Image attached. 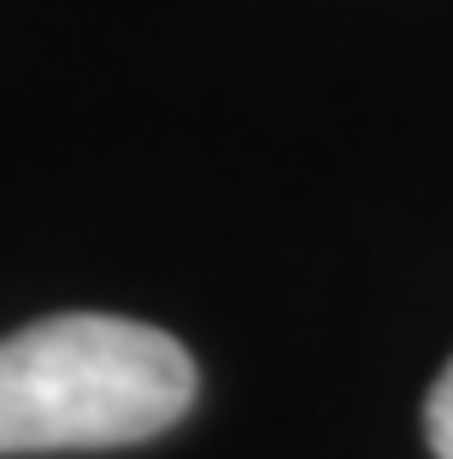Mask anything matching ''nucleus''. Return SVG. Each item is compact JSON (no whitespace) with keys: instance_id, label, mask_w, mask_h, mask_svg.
<instances>
[{"instance_id":"1","label":"nucleus","mask_w":453,"mask_h":459,"mask_svg":"<svg viewBox=\"0 0 453 459\" xmlns=\"http://www.w3.org/2000/svg\"><path fill=\"white\" fill-rule=\"evenodd\" d=\"M195 401L177 336L112 312H59L0 342V454L130 447Z\"/></svg>"},{"instance_id":"2","label":"nucleus","mask_w":453,"mask_h":459,"mask_svg":"<svg viewBox=\"0 0 453 459\" xmlns=\"http://www.w3.org/2000/svg\"><path fill=\"white\" fill-rule=\"evenodd\" d=\"M424 436H430V454L436 459H453V359L441 365L436 389L424 401Z\"/></svg>"}]
</instances>
